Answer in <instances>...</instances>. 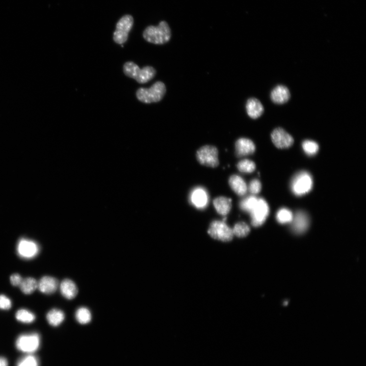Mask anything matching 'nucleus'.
I'll return each mask as SVG.
<instances>
[{"label": "nucleus", "mask_w": 366, "mask_h": 366, "mask_svg": "<svg viewBox=\"0 0 366 366\" xmlns=\"http://www.w3.org/2000/svg\"><path fill=\"white\" fill-rule=\"evenodd\" d=\"M171 37V29L168 23L165 21H161L157 26L147 27L143 33L144 39L155 44L167 43L170 40Z\"/></svg>", "instance_id": "nucleus-1"}, {"label": "nucleus", "mask_w": 366, "mask_h": 366, "mask_svg": "<svg viewBox=\"0 0 366 366\" xmlns=\"http://www.w3.org/2000/svg\"><path fill=\"white\" fill-rule=\"evenodd\" d=\"M124 74L128 77L135 79L140 84H145L152 79L156 75V70L151 66H146L140 69L134 62H127L123 66Z\"/></svg>", "instance_id": "nucleus-2"}, {"label": "nucleus", "mask_w": 366, "mask_h": 366, "mask_svg": "<svg viewBox=\"0 0 366 366\" xmlns=\"http://www.w3.org/2000/svg\"><path fill=\"white\" fill-rule=\"evenodd\" d=\"M166 91L165 85L161 81H157L149 88H140L136 93L139 101L145 104L159 102Z\"/></svg>", "instance_id": "nucleus-3"}, {"label": "nucleus", "mask_w": 366, "mask_h": 366, "mask_svg": "<svg viewBox=\"0 0 366 366\" xmlns=\"http://www.w3.org/2000/svg\"><path fill=\"white\" fill-rule=\"evenodd\" d=\"M196 156L199 163L207 167L215 168L220 164L219 150L215 146L206 145L199 148Z\"/></svg>", "instance_id": "nucleus-4"}, {"label": "nucleus", "mask_w": 366, "mask_h": 366, "mask_svg": "<svg viewBox=\"0 0 366 366\" xmlns=\"http://www.w3.org/2000/svg\"><path fill=\"white\" fill-rule=\"evenodd\" d=\"M40 344V337L37 332L20 335L16 341V347L18 350L31 354L38 350Z\"/></svg>", "instance_id": "nucleus-5"}, {"label": "nucleus", "mask_w": 366, "mask_h": 366, "mask_svg": "<svg viewBox=\"0 0 366 366\" xmlns=\"http://www.w3.org/2000/svg\"><path fill=\"white\" fill-rule=\"evenodd\" d=\"M313 181L310 175L306 172L298 173L293 178L291 188L293 193L297 196L307 194L312 189Z\"/></svg>", "instance_id": "nucleus-6"}, {"label": "nucleus", "mask_w": 366, "mask_h": 366, "mask_svg": "<svg viewBox=\"0 0 366 366\" xmlns=\"http://www.w3.org/2000/svg\"><path fill=\"white\" fill-rule=\"evenodd\" d=\"M208 234L214 239L222 242L230 241L234 238L232 229L223 221H213L210 224Z\"/></svg>", "instance_id": "nucleus-7"}, {"label": "nucleus", "mask_w": 366, "mask_h": 366, "mask_svg": "<svg viewBox=\"0 0 366 366\" xmlns=\"http://www.w3.org/2000/svg\"><path fill=\"white\" fill-rule=\"evenodd\" d=\"M133 24L134 19L131 15H125L116 24V30L113 33V40L115 43L122 44L127 40Z\"/></svg>", "instance_id": "nucleus-8"}, {"label": "nucleus", "mask_w": 366, "mask_h": 366, "mask_svg": "<svg viewBox=\"0 0 366 366\" xmlns=\"http://www.w3.org/2000/svg\"><path fill=\"white\" fill-rule=\"evenodd\" d=\"M252 224L254 227L262 225L267 220L269 214V207L263 199L258 198V200L250 212Z\"/></svg>", "instance_id": "nucleus-9"}, {"label": "nucleus", "mask_w": 366, "mask_h": 366, "mask_svg": "<svg viewBox=\"0 0 366 366\" xmlns=\"http://www.w3.org/2000/svg\"><path fill=\"white\" fill-rule=\"evenodd\" d=\"M19 256L25 259H31L36 257L39 253L38 245L35 241L26 239H21L16 248Z\"/></svg>", "instance_id": "nucleus-10"}, {"label": "nucleus", "mask_w": 366, "mask_h": 366, "mask_svg": "<svg viewBox=\"0 0 366 366\" xmlns=\"http://www.w3.org/2000/svg\"><path fill=\"white\" fill-rule=\"evenodd\" d=\"M271 139L275 146L279 148H286L293 144V139L284 129L277 128L273 130Z\"/></svg>", "instance_id": "nucleus-11"}, {"label": "nucleus", "mask_w": 366, "mask_h": 366, "mask_svg": "<svg viewBox=\"0 0 366 366\" xmlns=\"http://www.w3.org/2000/svg\"><path fill=\"white\" fill-rule=\"evenodd\" d=\"M236 153L238 157L252 155L256 151V146L250 139L240 138L235 144Z\"/></svg>", "instance_id": "nucleus-12"}, {"label": "nucleus", "mask_w": 366, "mask_h": 366, "mask_svg": "<svg viewBox=\"0 0 366 366\" xmlns=\"http://www.w3.org/2000/svg\"><path fill=\"white\" fill-rule=\"evenodd\" d=\"M58 287V280L51 276H44L38 282L37 289L40 292L46 294L55 293Z\"/></svg>", "instance_id": "nucleus-13"}, {"label": "nucleus", "mask_w": 366, "mask_h": 366, "mask_svg": "<svg viewBox=\"0 0 366 366\" xmlns=\"http://www.w3.org/2000/svg\"><path fill=\"white\" fill-rule=\"evenodd\" d=\"M292 229L297 234H301L308 228L309 220L307 215L303 212H298L293 216Z\"/></svg>", "instance_id": "nucleus-14"}, {"label": "nucleus", "mask_w": 366, "mask_h": 366, "mask_svg": "<svg viewBox=\"0 0 366 366\" xmlns=\"http://www.w3.org/2000/svg\"><path fill=\"white\" fill-rule=\"evenodd\" d=\"M246 109L249 117L253 119H257L260 117L264 112L262 104L256 98H251L248 100Z\"/></svg>", "instance_id": "nucleus-15"}, {"label": "nucleus", "mask_w": 366, "mask_h": 366, "mask_svg": "<svg viewBox=\"0 0 366 366\" xmlns=\"http://www.w3.org/2000/svg\"><path fill=\"white\" fill-rule=\"evenodd\" d=\"M290 97V92L289 89L285 86H277L271 93L272 102L277 105H282L287 103Z\"/></svg>", "instance_id": "nucleus-16"}, {"label": "nucleus", "mask_w": 366, "mask_h": 366, "mask_svg": "<svg viewBox=\"0 0 366 366\" xmlns=\"http://www.w3.org/2000/svg\"><path fill=\"white\" fill-rule=\"evenodd\" d=\"M60 289L63 297L69 300L74 298L78 292L74 282L70 279H65L62 281Z\"/></svg>", "instance_id": "nucleus-17"}, {"label": "nucleus", "mask_w": 366, "mask_h": 366, "mask_svg": "<svg viewBox=\"0 0 366 366\" xmlns=\"http://www.w3.org/2000/svg\"><path fill=\"white\" fill-rule=\"evenodd\" d=\"M191 203L197 208H204L208 202L207 192L202 188H197L191 193Z\"/></svg>", "instance_id": "nucleus-18"}, {"label": "nucleus", "mask_w": 366, "mask_h": 366, "mask_svg": "<svg viewBox=\"0 0 366 366\" xmlns=\"http://www.w3.org/2000/svg\"><path fill=\"white\" fill-rule=\"evenodd\" d=\"M231 189L239 196L245 195L248 191L246 182L240 176L234 175L230 176L228 180Z\"/></svg>", "instance_id": "nucleus-19"}, {"label": "nucleus", "mask_w": 366, "mask_h": 366, "mask_svg": "<svg viewBox=\"0 0 366 366\" xmlns=\"http://www.w3.org/2000/svg\"><path fill=\"white\" fill-rule=\"evenodd\" d=\"M213 205L219 214L225 216L231 209V199L224 196L218 197L213 201Z\"/></svg>", "instance_id": "nucleus-20"}, {"label": "nucleus", "mask_w": 366, "mask_h": 366, "mask_svg": "<svg viewBox=\"0 0 366 366\" xmlns=\"http://www.w3.org/2000/svg\"><path fill=\"white\" fill-rule=\"evenodd\" d=\"M65 318L64 312L58 309H53L46 315V320L48 324L53 327L60 326L64 322Z\"/></svg>", "instance_id": "nucleus-21"}, {"label": "nucleus", "mask_w": 366, "mask_h": 366, "mask_svg": "<svg viewBox=\"0 0 366 366\" xmlns=\"http://www.w3.org/2000/svg\"><path fill=\"white\" fill-rule=\"evenodd\" d=\"M76 321L81 325L89 324L92 320V314L87 307H81L78 308L75 314Z\"/></svg>", "instance_id": "nucleus-22"}, {"label": "nucleus", "mask_w": 366, "mask_h": 366, "mask_svg": "<svg viewBox=\"0 0 366 366\" xmlns=\"http://www.w3.org/2000/svg\"><path fill=\"white\" fill-rule=\"evenodd\" d=\"M20 288L24 293L30 294L35 292L37 289L38 282L35 278H26L23 280Z\"/></svg>", "instance_id": "nucleus-23"}, {"label": "nucleus", "mask_w": 366, "mask_h": 366, "mask_svg": "<svg viewBox=\"0 0 366 366\" xmlns=\"http://www.w3.org/2000/svg\"><path fill=\"white\" fill-rule=\"evenodd\" d=\"M15 318L18 321L24 324L32 323L36 319L34 313L25 309H20L16 312Z\"/></svg>", "instance_id": "nucleus-24"}, {"label": "nucleus", "mask_w": 366, "mask_h": 366, "mask_svg": "<svg viewBox=\"0 0 366 366\" xmlns=\"http://www.w3.org/2000/svg\"><path fill=\"white\" fill-rule=\"evenodd\" d=\"M232 229L234 236L238 238H244L251 232L250 227L244 222L236 223Z\"/></svg>", "instance_id": "nucleus-25"}, {"label": "nucleus", "mask_w": 366, "mask_h": 366, "mask_svg": "<svg viewBox=\"0 0 366 366\" xmlns=\"http://www.w3.org/2000/svg\"><path fill=\"white\" fill-rule=\"evenodd\" d=\"M293 218V215L292 212L286 208L280 209L276 215L277 220L281 224L291 223L292 222Z\"/></svg>", "instance_id": "nucleus-26"}, {"label": "nucleus", "mask_w": 366, "mask_h": 366, "mask_svg": "<svg viewBox=\"0 0 366 366\" xmlns=\"http://www.w3.org/2000/svg\"><path fill=\"white\" fill-rule=\"evenodd\" d=\"M237 169L243 173L251 174L255 172L256 169L255 163L249 159H244L237 164Z\"/></svg>", "instance_id": "nucleus-27"}, {"label": "nucleus", "mask_w": 366, "mask_h": 366, "mask_svg": "<svg viewBox=\"0 0 366 366\" xmlns=\"http://www.w3.org/2000/svg\"><path fill=\"white\" fill-rule=\"evenodd\" d=\"M257 200L258 198L255 196L247 197L240 202V208L243 211L250 213Z\"/></svg>", "instance_id": "nucleus-28"}, {"label": "nucleus", "mask_w": 366, "mask_h": 366, "mask_svg": "<svg viewBox=\"0 0 366 366\" xmlns=\"http://www.w3.org/2000/svg\"><path fill=\"white\" fill-rule=\"evenodd\" d=\"M302 147L304 152L309 156L317 154L319 149V146L317 143L310 140L304 141L302 144Z\"/></svg>", "instance_id": "nucleus-29"}, {"label": "nucleus", "mask_w": 366, "mask_h": 366, "mask_svg": "<svg viewBox=\"0 0 366 366\" xmlns=\"http://www.w3.org/2000/svg\"><path fill=\"white\" fill-rule=\"evenodd\" d=\"M17 366H39V362L36 357L29 355L21 359Z\"/></svg>", "instance_id": "nucleus-30"}, {"label": "nucleus", "mask_w": 366, "mask_h": 366, "mask_svg": "<svg viewBox=\"0 0 366 366\" xmlns=\"http://www.w3.org/2000/svg\"><path fill=\"white\" fill-rule=\"evenodd\" d=\"M261 189L260 182L257 179L253 180L249 184L248 190L252 194L256 195L258 194Z\"/></svg>", "instance_id": "nucleus-31"}, {"label": "nucleus", "mask_w": 366, "mask_h": 366, "mask_svg": "<svg viewBox=\"0 0 366 366\" xmlns=\"http://www.w3.org/2000/svg\"><path fill=\"white\" fill-rule=\"evenodd\" d=\"M12 307L10 299L4 294H0V309L8 310Z\"/></svg>", "instance_id": "nucleus-32"}, {"label": "nucleus", "mask_w": 366, "mask_h": 366, "mask_svg": "<svg viewBox=\"0 0 366 366\" xmlns=\"http://www.w3.org/2000/svg\"><path fill=\"white\" fill-rule=\"evenodd\" d=\"M10 279L11 285L15 287H20L23 280L22 276L19 274L12 275Z\"/></svg>", "instance_id": "nucleus-33"}, {"label": "nucleus", "mask_w": 366, "mask_h": 366, "mask_svg": "<svg viewBox=\"0 0 366 366\" xmlns=\"http://www.w3.org/2000/svg\"><path fill=\"white\" fill-rule=\"evenodd\" d=\"M0 366H8V362L6 358L0 357Z\"/></svg>", "instance_id": "nucleus-34"}]
</instances>
